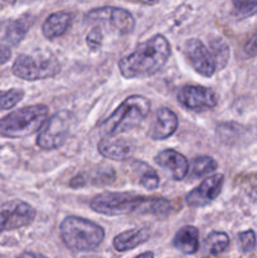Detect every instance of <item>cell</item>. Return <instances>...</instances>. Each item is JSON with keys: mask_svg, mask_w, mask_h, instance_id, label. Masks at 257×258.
<instances>
[{"mask_svg": "<svg viewBox=\"0 0 257 258\" xmlns=\"http://www.w3.org/2000/svg\"><path fill=\"white\" fill-rule=\"evenodd\" d=\"M91 208L96 213L108 217L125 214H153L156 217H166L171 213L173 204L163 197L136 196L133 193H112L105 191L91 201Z\"/></svg>", "mask_w": 257, "mask_h": 258, "instance_id": "obj_1", "label": "cell"}, {"mask_svg": "<svg viewBox=\"0 0 257 258\" xmlns=\"http://www.w3.org/2000/svg\"><path fill=\"white\" fill-rule=\"evenodd\" d=\"M170 53L168 39L164 35L156 34L140 43L133 53L121 58L118 70L122 77L127 80L150 77L165 66Z\"/></svg>", "mask_w": 257, "mask_h": 258, "instance_id": "obj_2", "label": "cell"}, {"mask_svg": "<svg viewBox=\"0 0 257 258\" xmlns=\"http://www.w3.org/2000/svg\"><path fill=\"white\" fill-rule=\"evenodd\" d=\"M151 103L145 96L133 95L122 101L101 125L106 136H117L140 125L150 112Z\"/></svg>", "mask_w": 257, "mask_h": 258, "instance_id": "obj_3", "label": "cell"}, {"mask_svg": "<svg viewBox=\"0 0 257 258\" xmlns=\"http://www.w3.org/2000/svg\"><path fill=\"white\" fill-rule=\"evenodd\" d=\"M59 233L63 243L70 249L77 252L93 251L105 238V231L102 227L76 216H70L63 219L59 227Z\"/></svg>", "mask_w": 257, "mask_h": 258, "instance_id": "obj_4", "label": "cell"}, {"mask_svg": "<svg viewBox=\"0 0 257 258\" xmlns=\"http://www.w3.org/2000/svg\"><path fill=\"white\" fill-rule=\"evenodd\" d=\"M48 120L45 105H32L18 108L0 120V136L20 139L30 136L42 128Z\"/></svg>", "mask_w": 257, "mask_h": 258, "instance_id": "obj_5", "label": "cell"}, {"mask_svg": "<svg viewBox=\"0 0 257 258\" xmlns=\"http://www.w3.org/2000/svg\"><path fill=\"white\" fill-rule=\"evenodd\" d=\"M60 72V64L52 53L20 54L12 66V73L24 81L52 78Z\"/></svg>", "mask_w": 257, "mask_h": 258, "instance_id": "obj_6", "label": "cell"}, {"mask_svg": "<svg viewBox=\"0 0 257 258\" xmlns=\"http://www.w3.org/2000/svg\"><path fill=\"white\" fill-rule=\"evenodd\" d=\"M75 122L76 117L72 112L67 110L58 111L45 121L39 130L37 145L43 150H55L60 148L67 140Z\"/></svg>", "mask_w": 257, "mask_h": 258, "instance_id": "obj_7", "label": "cell"}, {"mask_svg": "<svg viewBox=\"0 0 257 258\" xmlns=\"http://www.w3.org/2000/svg\"><path fill=\"white\" fill-rule=\"evenodd\" d=\"M86 23L106 27L118 35L133 33L135 28V18L130 12L117 7H102L90 10L85 15Z\"/></svg>", "mask_w": 257, "mask_h": 258, "instance_id": "obj_8", "label": "cell"}, {"mask_svg": "<svg viewBox=\"0 0 257 258\" xmlns=\"http://www.w3.org/2000/svg\"><path fill=\"white\" fill-rule=\"evenodd\" d=\"M35 209L20 199L7 202L0 207V234L29 226L35 219Z\"/></svg>", "mask_w": 257, "mask_h": 258, "instance_id": "obj_9", "label": "cell"}, {"mask_svg": "<svg viewBox=\"0 0 257 258\" xmlns=\"http://www.w3.org/2000/svg\"><path fill=\"white\" fill-rule=\"evenodd\" d=\"M184 55L190 67L203 77H212L217 70L211 50L198 38H190L184 44Z\"/></svg>", "mask_w": 257, "mask_h": 258, "instance_id": "obj_10", "label": "cell"}, {"mask_svg": "<svg viewBox=\"0 0 257 258\" xmlns=\"http://www.w3.org/2000/svg\"><path fill=\"white\" fill-rule=\"evenodd\" d=\"M178 101L186 110L206 111L216 107L218 96L212 88L188 85L180 88L178 92Z\"/></svg>", "mask_w": 257, "mask_h": 258, "instance_id": "obj_11", "label": "cell"}, {"mask_svg": "<svg viewBox=\"0 0 257 258\" xmlns=\"http://www.w3.org/2000/svg\"><path fill=\"white\" fill-rule=\"evenodd\" d=\"M223 183L224 176L222 174H214V175L208 176L197 188L186 194V204L191 208H201V207L208 206L221 194Z\"/></svg>", "mask_w": 257, "mask_h": 258, "instance_id": "obj_12", "label": "cell"}, {"mask_svg": "<svg viewBox=\"0 0 257 258\" xmlns=\"http://www.w3.org/2000/svg\"><path fill=\"white\" fill-rule=\"evenodd\" d=\"M155 163L174 180H183L189 173V163L185 156L174 149H166L155 156Z\"/></svg>", "mask_w": 257, "mask_h": 258, "instance_id": "obj_13", "label": "cell"}, {"mask_svg": "<svg viewBox=\"0 0 257 258\" xmlns=\"http://www.w3.org/2000/svg\"><path fill=\"white\" fill-rule=\"evenodd\" d=\"M178 128V117L170 108L161 107L156 111L155 120L151 125L149 136L153 140H165Z\"/></svg>", "mask_w": 257, "mask_h": 258, "instance_id": "obj_14", "label": "cell"}, {"mask_svg": "<svg viewBox=\"0 0 257 258\" xmlns=\"http://www.w3.org/2000/svg\"><path fill=\"white\" fill-rule=\"evenodd\" d=\"M97 150L103 158L123 161L133 155L134 148L127 140L117 139L116 136H106L98 143Z\"/></svg>", "mask_w": 257, "mask_h": 258, "instance_id": "obj_15", "label": "cell"}, {"mask_svg": "<svg viewBox=\"0 0 257 258\" xmlns=\"http://www.w3.org/2000/svg\"><path fill=\"white\" fill-rule=\"evenodd\" d=\"M115 180V171L112 168L96 169L92 171H85L71 180L70 185L72 188H83L87 185H107Z\"/></svg>", "mask_w": 257, "mask_h": 258, "instance_id": "obj_16", "label": "cell"}, {"mask_svg": "<svg viewBox=\"0 0 257 258\" xmlns=\"http://www.w3.org/2000/svg\"><path fill=\"white\" fill-rule=\"evenodd\" d=\"M72 24V14L68 12H57L50 14L42 25V33L47 39L59 38Z\"/></svg>", "mask_w": 257, "mask_h": 258, "instance_id": "obj_17", "label": "cell"}, {"mask_svg": "<svg viewBox=\"0 0 257 258\" xmlns=\"http://www.w3.org/2000/svg\"><path fill=\"white\" fill-rule=\"evenodd\" d=\"M149 238H150V231L148 228H134L117 234L113 238L112 244L116 251L126 252L145 243Z\"/></svg>", "mask_w": 257, "mask_h": 258, "instance_id": "obj_18", "label": "cell"}, {"mask_svg": "<svg viewBox=\"0 0 257 258\" xmlns=\"http://www.w3.org/2000/svg\"><path fill=\"white\" fill-rule=\"evenodd\" d=\"M173 244L184 254H194L199 248V231L194 226H184L174 236Z\"/></svg>", "mask_w": 257, "mask_h": 258, "instance_id": "obj_19", "label": "cell"}, {"mask_svg": "<svg viewBox=\"0 0 257 258\" xmlns=\"http://www.w3.org/2000/svg\"><path fill=\"white\" fill-rule=\"evenodd\" d=\"M33 18L30 15H23L17 20L10 23L5 32V40L12 45H18L27 35L28 30L32 27Z\"/></svg>", "mask_w": 257, "mask_h": 258, "instance_id": "obj_20", "label": "cell"}, {"mask_svg": "<svg viewBox=\"0 0 257 258\" xmlns=\"http://www.w3.org/2000/svg\"><path fill=\"white\" fill-rule=\"evenodd\" d=\"M133 169L138 173L139 181L144 188L149 189V190H154L159 186V176L156 171L149 165H146L143 161H134Z\"/></svg>", "mask_w": 257, "mask_h": 258, "instance_id": "obj_21", "label": "cell"}, {"mask_svg": "<svg viewBox=\"0 0 257 258\" xmlns=\"http://www.w3.org/2000/svg\"><path fill=\"white\" fill-rule=\"evenodd\" d=\"M211 53L216 60L217 70H223L229 60V47L222 38H216L211 42Z\"/></svg>", "mask_w": 257, "mask_h": 258, "instance_id": "obj_22", "label": "cell"}, {"mask_svg": "<svg viewBox=\"0 0 257 258\" xmlns=\"http://www.w3.org/2000/svg\"><path fill=\"white\" fill-rule=\"evenodd\" d=\"M218 164L211 156H198L194 159L193 165H191L190 176L191 178H202L208 174L213 173L217 169Z\"/></svg>", "mask_w": 257, "mask_h": 258, "instance_id": "obj_23", "label": "cell"}, {"mask_svg": "<svg viewBox=\"0 0 257 258\" xmlns=\"http://www.w3.org/2000/svg\"><path fill=\"white\" fill-rule=\"evenodd\" d=\"M229 246V237L224 232H212L206 238V247L211 254H219Z\"/></svg>", "mask_w": 257, "mask_h": 258, "instance_id": "obj_24", "label": "cell"}, {"mask_svg": "<svg viewBox=\"0 0 257 258\" xmlns=\"http://www.w3.org/2000/svg\"><path fill=\"white\" fill-rule=\"evenodd\" d=\"M24 97V91L20 88H10L7 91H0V112L7 111L17 106Z\"/></svg>", "mask_w": 257, "mask_h": 258, "instance_id": "obj_25", "label": "cell"}, {"mask_svg": "<svg viewBox=\"0 0 257 258\" xmlns=\"http://www.w3.org/2000/svg\"><path fill=\"white\" fill-rule=\"evenodd\" d=\"M242 133V126L237 125L234 122H227L222 123L217 127V134H218L219 139L224 141L226 144H232L234 140L239 138Z\"/></svg>", "mask_w": 257, "mask_h": 258, "instance_id": "obj_26", "label": "cell"}, {"mask_svg": "<svg viewBox=\"0 0 257 258\" xmlns=\"http://www.w3.org/2000/svg\"><path fill=\"white\" fill-rule=\"evenodd\" d=\"M232 4L238 18H248L257 13V0H232Z\"/></svg>", "mask_w": 257, "mask_h": 258, "instance_id": "obj_27", "label": "cell"}, {"mask_svg": "<svg viewBox=\"0 0 257 258\" xmlns=\"http://www.w3.org/2000/svg\"><path fill=\"white\" fill-rule=\"evenodd\" d=\"M238 244L242 252H252L256 248V234L252 229L238 234Z\"/></svg>", "mask_w": 257, "mask_h": 258, "instance_id": "obj_28", "label": "cell"}, {"mask_svg": "<svg viewBox=\"0 0 257 258\" xmlns=\"http://www.w3.org/2000/svg\"><path fill=\"white\" fill-rule=\"evenodd\" d=\"M103 35L102 30L100 29V27H95L92 30H90L87 35H86V43H87L88 48H91L92 50L100 49L101 45H102Z\"/></svg>", "mask_w": 257, "mask_h": 258, "instance_id": "obj_29", "label": "cell"}, {"mask_svg": "<svg viewBox=\"0 0 257 258\" xmlns=\"http://www.w3.org/2000/svg\"><path fill=\"white\" fill-rule=\"evenodd\" d=\"M243 52L246 54V57L253 58L257 55V33H254L253 35H251L248 40L246 42L243 47Z\"/></svg>", "mask_w": 257, "mask_h": 258, "instance_id": "obj_30", "label": "cell"}, {"mask_svg": "<svg viewBox=\"0 0 257 258\" xmlns=\"http://www.w3.org/2000/svg\"><path fill=\"white\" fill-rule=\"evenodd\" d=\"M12 57V50L7 45H0V64H5Z\"/></svg>", "mask_w": 257, "mask_h": 258, "instance_id": "obj_31", "label": "cell"}, {"mask_svg": "<svg viewBox=\"0 0 257 258\" xmlns=\"http://www.w3.org/2000/svg\"><path fill=\"white\" fill-rule=\"evenodd\" d=\"M17 258H48V257L43 256V254H39V253H34V252H24V253H22Z\"/></svg>", "mask_w": 257, "mask_h": 258, "instance_id": "obj_32", "label": "cell"}, {"mask_svg": "<svg viewBox=\"0 0 257 258\" xmlns=\"http://www.w3.org/2000/svg\"><path fill=\"white\" fill-rule=\"evenodd\" d=\"M135 258H154V253L153 252H144V253L139 254V256Z\"/></svg>", "mask_w": 257, "mask_h": 258, "instance_id": "obj_33", "label": "cell"}, {"mask_svg": "<svg viewBox=\"0 0 257 258\" xmlns=\"http://www.w3.org/2000/svg\"><path fill=\"white\" fill-rule=\"evenodd\" d=\"M138 2L143 3V4H155V3H158L159 0H138Z\"/></svg>", "mask_w": 257, "mask_h": 258, "instance_id": "obj_34", "label": "cell"}, {"mask_svg": "<svg viewBox=\"0 0 257 258\" xmlns=\"http://www.w3.org/2000/svg\"><path fill=\"white\" fill-rule=\"evenodd\" d=\"M0 2H4V3H8V4H14L17 0H0Z\"/></svg>", "mask_w": 257, "mask_h": 258, "instance_id": "obj_35", "label": "cell"}, {"mask_svg": "<svg viewBox=\"0 0 257 258\" xmlns=\"http://www.w3.org/2000/svg\"><path fill=\"white\" fill-rule=\"evenodd\" d=\"M0 258H3V257H2V256H0Z\"/></svg>", "mask_w": 257, "mask_h": 258, "instance_id": "obj_36", "label": "cell"}]
</instances>
